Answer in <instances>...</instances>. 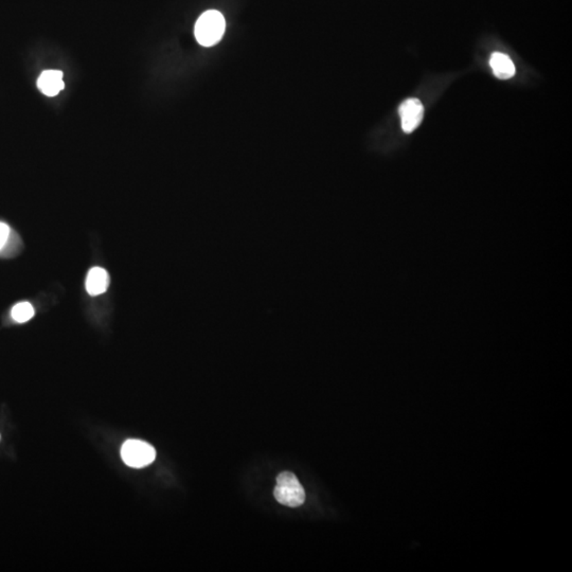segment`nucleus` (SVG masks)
Returning <instances> with one entry per match:
<instances>
[{
	"mask_svg": "<svg viewBox=\"0 0 572 572\" xmlns=\"http://www.w3.org/2000/svg\"><path fill=\"white\" fill-rule=\"evenodd\" d=\"M275 498L281 505L290 508L300 507L306 501V492L296 475L290 472H283L277 477Z\"/></svg>",
	"mask_w": 572,
	"mask_h": 572,
	"instance_id": "2",
	"label": "nucleus"
},
{
	"mask_svg": "<svg viewBox=\"0 0 572 572\" xmlns=\"http://www.w3.org/2000/svg\"><path fill=\"white\" fill-rule=\"evenodd\" d=\"M38 89L48 97H55L63 90L65 83L63 81V73L60 71H46L38 79Z\"/></svg>",
	"mask_w": 572,
	"mask_h": 572,
	"instance_id": "5",
	"label": "nucleus"
},
{
	"mask_svg": "<svg viewBox=\"0 0 572 572\" xmlns=\"http://www.w3.org/2000/svg\"><path fill=\"white\" fill-rule=\"evenodd\" d=\"M490 65L492 67L495 77L500 79H511L515 75V66L509 56L499 52L492 54L490 60Z\"/></svg>",
	"mask_w": 572,
	"mask_h": 572,
	"instance_id": "7",
	"label": "nucleus"
},
{
	"mask_svg": "<svg viewBox=\"0 0 572 572\" xmlns=\"http://www.w3.org/2000/svg\"><path fill=\"white\" fill-rule=\"evenodd\" d=\"M11 314L16 323H27L34 316V308L29 302H19L12 308Z\"/></svg>",
	"mask_w": 572,
	"mask_h": 572,
	"instance_id": "8",
	"label": "nucleus"
},
{
	"mask_svg": "<svg viewBox=\"0 0 572 572\" xmlns=\"http://www.w3.org/2000/svg\"><path fill=\"white\" fill-rule=\"evenodd\" d=\"M399 112L402 120L403 131L409 134L414 132L422 122L424 117V106L418 99H407L399 106Z\"/></svg>",
	"mask_w": 572,
	"mask_h": 572,
	"instance_id": "4",
	"label": "nucleus"
},
{
	"mask_svg": "<svg viewBox=\"0 0 572 572\" xmlns=\"http://www.w3.org/2000/svg\"><path fill=\"white\" fill-rule=\"evenodd\" d=\"M226 21L222 13L210 10L203 13L195 25V38L203 47H211L222 40Z\"/></svg>",
	"mask_w": 572,
	"mask_h": 572,
	"instance_id": "1",
	"label": "nucleus"
},
{
	"mask_svg": "<svg viewBox=\"0 0 572 572\" xmlns=\"http://www.w3.org/2000/svg\"><path fill=\"white\" fill-rule=\"evenodd\" d=\"M110 286L108 271L101 267H94L89 271L86 278V290L91 296L104 294Z\"/></svg>",
	"mask_w": 572,
	"mask_h": 572,
	"instance_id": "6",
	"label": "nucleus"
},
{
	"mask_svg": "<svg viewBox=\"0 0 572 572\" xmlns=\"http://www.w3.org/2000/svg\"><path fill=\"white\" fill-rule=\"evenodd\" d=\"M10 232H11L10 227L5 223L0 222V250L3 249V246L7 243Z\"/></svg>",
	"mask_w": 572,
	"mask_h": 572,
	"instance_id": "9",
	"label": "nucleus"
},
{
	"mask_svg": "<svg viewBox=\"0 0 572 572\" xmlns=\"http://www.w3.org/2000/svg\"><path fill=\"white\" fill-rule=\"evenodd\" d=\"M122 460L134 469H142L154 462L156 451L151 444L141 440H127L122 445Z\"/></svg>",
	"mask_w": 572,
	"mask_h": 572,
	"instance_id": "3",
	"label": "nucleus"
}]
</instances>
